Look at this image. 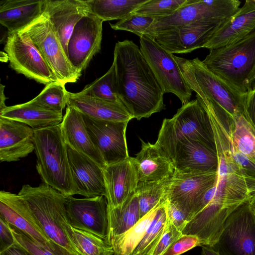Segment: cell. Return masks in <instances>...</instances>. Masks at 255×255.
<instances>
[{
  "label": "cell",
  "instance_id": "1",
  "mask_svg": "<svg viewBox=\"0 0 255 255\" xmlns=\"http://www.w3.org/2000/svg\"><path fill=\"white\" fill-rule=\"evenodd\" d=\"M209 117L218 160L215 181L187 225L201 240L213 243L229 215L249 200L255 177L248 175L235 159L230 120L219 111L210 112Z\"/></svg>",
  "mask_w": 255,
  "mask_h": 255
},
{
  "label": "cell",
  "instance_id": "2",
  "mask_svg": "<svg viewBox=\"0 0 255 255\" xmlns=\"http://www.w3.org/2000/svg\"><path fill=\"white\" fill-rule=\"evenodd\" d=\"M113 62L120 99L133 119L147 118L165 109L164 93L140 48L132 41L116 43Z\"/></svg>",
  "mask_w": 255,
  "mask_h": 255
},
{
  "label": "cell",
  "instance_id": "3",
  "mask_svg": "<svg viewBox=\"0 0 255 255\" xmlns=\"http://www.w3.org/2000/svg\"><path fill=\"white\" fill-rule=\"evenodd\" d=\"M202 62L243 98L255 81V31L233 43L210 50Z\"/></svg>",
  "mask_w": 255,
  "mask_h": 255
},
{
  "label": "cell",
  "instance_id": "4",
  "mask_svg": "<svg viewBox=\"0 0 255 255\" xmlns=\"http://www.w3.org/2000/svg\"><path fill=\"white\" fill-rule=\"evenodd\" d=\"M36 168L44 183L66 197L77 195L60 124L34 130Z\"/></svg>",
  "mask_w": 255,
  "mask_h": 255
},
{
  "label": "cell",
  "instance_id": "5",
  "mask_svg": "<svg viewBox=\"0 0 255 255\" xmlns=\"http://www.w3.org/2000/svg\"><path fill=\"white\" fill-rule=\"evenodd\" d=\"M185 139L199 141L216 150L209 116L197 98L183 105L171 119L163 120L154 144L172 161L175 145Z\"/></svg>",
  "mask_w": 255,
  "mask_h": 255
},
{
  "label": "cell",
  "instance_id": "6",
  "mask_svg": "<svg viewBox=\"0 0 255 255\" xmlns=\"http://www.w3.org/2000/svg\"><path fill=\"white\" fill-rule=\"evenodd\" d=\"M18 195L27 203L51 240L79 255L65 230L70 224L66 208L68 197L44 183L36 187L23 185Z\"/></svg>",
  "mask_w": 255,
  "mask_h": 255
},
{
  "label": "cell",
  "instance_id": "7",
  "mask_svg": "<svg viewBox=\"0 0 255 255\" xmlns=\"http://www.w3.org/2000/svg\"><path fill=\"white\" fill-rule=\"evenodd\" d=\"M189 87L216 103L233 119L243 113V99L210 70L198 57L189 60L174 55Z\"/></svg>",
  "mask_w": 255,
  "mask_h": 255
},
{
  "label": "cell",
  "instance_id": "8",
  "mask_svg": "<svg viewBox=\"0 0 255 255\" xmlns=\"http://www.w3.org/2000/svg\"><path fill=\"white\" fill-rule=\"evenodd\" d=\"M18 32L27 35L30 38L58 82L65 85L77 81L81 74L70 63L45 12Z\"/></svg>",
  "mask_w": 255,
  "mask_h": 255
},
{
  "label": "cell",
  "instance_id": "9",
  "mask_svg": "<svg viewBox=\"0 0 255 255\" xmlns=\"http://www.w3.org/2000/svg\"><path fill=\"white\" fill-rule=\"evenodd\" d=\"M140 50L150 66L164 94L176 95L183 105L190 101L192 90L187 84L172 53L161 47L154 39L140 37Z\"/></svg>",
  "mask_w": 255,
  "mask_h": 255
},
{
  "label": "cell",
  "instance_id": "10",
  "mask_svg": "<svg viewBox=\"0 0 255 255\" xmlns=\"http://www.w3.org/2000/svg\"><path fill=\"white\" fill-rule=\"evenodd\" d=\"M210 247L220 255H255V216L249 200L229 215Z\"/></svg>",
  "mask_w": 255,
  "mask_h": 255
},
{
  "label": "cell",
  "instance_id": "11",
  "mask_svg": "<svg viewBox=\"0 0 255 255\" xmlns=\"http://www.w3.org/2000/svg\"><path fill=\"white\" fill-rule=\"evenodd\" d=\"M4 50L10 67L17 73L45 85L58 81L27 35L19 32L8 34Z\"/></svg>",
  "mask_w": 255,
  "mask_h": 255
},
{
  "label": "cell",
  "instance_id": "12",
  "mask_svg": "<svg viewBox=\"0 0 255 255\" xmlns=\"http://www.w3.org/2000/svg\"><path fill=\"white\" fill-rule=\"evenodd\" d=\"M238 0H190L173 15L156 19L155 36L163 31L201 20L225 21L240 9Z\"/></svg>",
  "mask_w": 255,
  "mask_h": 255
},
{
  "label": "cell",
  "instance_id": "13",
  "mask_svg": "<svg viewBox=\"0 0 255 255\" xmlns=\"http://www.w3.org/2000/svg\"><path fill=\"white\" fill-rule=\"evenodd\" d=\"M216 171L174 173L167 187L165 198L182 210L189 221L195 214L205 193L213 186Z\"/></svg>",
  "mask_w": 255,
  "mask_h": 255
},
{
  "label": "cell",
  "instance_id": "14",
  "mask_svg": "<svg viewBox=\"0 0 255 255\" xmlns=\"http://www.w3.org/2000/svg\"><path fill=\"white\" fill-rule=\"evenodd\" d=\"M66 212L71 226L90 232L107 241L109 234L108 203L104 196L67 197Z\"/></svg>",
  "mask_w": 255,
  "mask_h": 255
},
{
  "label": "cell",
  "instance_id": "15",
  "mask_svg": "<svg viewBox=\"0 0 255 255\" xmlns=\"http://www.w3.org/2000/svg\"><path fill=\"white\" fill-rule=\"evenodd\" d=\"M103 22L102 19L90 13L83 17L73 29L68 43L67 56L80 74L101 50Z\"/></svg>",
  "mask_w": 255,
  "mask_h": 255
},
{
  "label": "cell",
  "instance_id": "16",
  "mask_svg": "<svg viewBox=\"0 0 255 255\" xmlns=\"http://www.w3.org/2000/svg\"><path fill=\"white\" fill-rule=\"evenodd\" d=\"M83 116L91 138L106 165L129 157L126 135L129 122L101 121Z\"/></svg>",
  "mask_w": 255,
  "mask_h": 255
},
{
  "label": "cell",
  "instance_id": "17",
  "mask_svg": "<svg viewBox=\"0 0 255 255\" xmlns=\"http://www.w3.org/2000/svg\"><path fill=\"white\" fill-rule=\"evenodd\" d=\"M224 21L201 20L156 35L155 40L171 53H190L203 48Z\"/></svg>",
  "mask_w": 255,
  "mask_h": 255
},
{
  "label": "cell",
  "instance_id": "18",
  "mask_svg": "<svg viewBox=\"0 0 255 255\" xmlns=\"http://www.w3.org/2000/svg\"><path fill=\"white\" fill-rule=\"evenodd\" d=\"M0 216L41 245L49 249L53 247V241L45 234L27 203L18 194L0 191Z\"/></svg>",
  "mask_w": 255,
  "mask_h": 255
},
{
  "label": "cell",
  "instance_id": "19",
  "mask_svg": "<svg viewBox=\"0 0 255 255\" xmlns=\"http://www.w3.org/2000/svg\"><path fill=\"white\" fill-rule=\"evenodd\" d=\"M171 160L176 173L215 172L218 165L216 150L191 139L176 143Z\"/></svg>",
  "mask_w": 255,
  "mask_h": 255
},
{
  "label": "cell",
  "instance_id": "20",
  "mask_svg": "<svg viewBox=\"0 0 255 255\" xmlns=\"http://www.w3.org/2000/svg\"><path fill=\"white\" fill-rule=\"evenodd\" d=\"M67 145L70 167L77 195L85 197L107 195L103 167Z\"/></svg>",
  "mask_w": 255,
  "mask_h": 255
},
{
  "label": "cell",
  "instance_id": "21",
  "mask_svg": "<svg viewBox=\"0 0 255 255\" xmlns=\"http://www.w3.org/2000/svg\"><path fill=\"white\" fill-rule=\"evenodd\" d=\"M44 12L67 56L68 43L75 25L90 13L85 0H45Z\"/></svg>",
  "mask_w": 255,
  "mask_h": 255
},
{
  "label": "cell",
  "instance_id": "22",
  "mask_svg": "<svg viewBox=\"0 0 255 255\" xmlns=\"http://www.w3.org/2000/svg\"><path fill=\"white\" fill-rule=\"evenodd\" d=\"M34 131L22 123L0 117V161H17L34 151Z\"/></svg>",
  "mask_w": 255,
  "mask_h": 255
},
{
  "label": "cell",
  "instance_id": "23",
  "mask_svg": "<svg viewBox=\"0 0 255 255\" xmlns=\"http://www.w3.org/2000/svg\"><path fill=\"white\" fill-rule=\"evenodd\" d=\"M255 31V0H247L244 5L225 21L203 48L210 50L237 42Z\"/></svg>",
  "mask_w": 255,
  "mask_h": 255
},
{
  "label": "cell",
  "instance_id": "24",
  "mask_svg": "<svg viewBox=\"0 0 255 255\" xmlns=\"http://www.w3.org/2000/svg\"><path fill=\"white\" fill-rule=\"evenodd\" d=\"M103 169L108 207L119 206L135 193L138 180L132 157L107 165Z\"/></svg>",
  "mask_w": 255,
  "mask_h": 255
},
{
  "label": "cell",
  "instance_id": "25",
  "mask_svg": "<svg viewBox=\"0 0 255 255\" xmlns=\"http://www.w3.org/2000/svg\"><path fill=\"white\" fill-rule=\"evenodd\" d=\"M60 126L66 145L89 157L103 168L106 165L91 138L83 115L81 112L67 106Z\"/></svg>",
  "mask_w": 255,
  "mask_h": 255
},
{
  "label": "cell",
  "instance_id": "26",
  "mask_svg": "<svg viewBox=\"0 0 255 255\" xmlns=\"http://www.w3.org/2000/svg\"><path fill=\"white\" fill-rule=\"evenodd\" d=\"M141 141L140 150L132 157L138 182H153L171 178L174 174L172 161L155 144Z\"/></svg>",
  "mask_w": 255,
  "mask_h": 255
},
{
  "label": "cell",
  "instance_id": "27",
  "mask_svg": "<svg viewBox=\"0 0 255 255\" xmlns=\"http://www.w3.org/2000/svg\"><path fill=\"white\" fill-rule=\"evenodd\" d=\"M45 0H3L0 1V23L8 34L18 32L44 12Z\"/></svg>",
  "mask_w": 255,
  "mask_h": 255
},
{
  "label": "cell",
  "instance_id": "28",
  "mask_svg": "<svg viewBox=\"0 0 255 255\" xmlns=\"http://www.w3.org/2000/svg\"><path fill=\"white\" fill-rule=\"evenodd\" d=\"M67 106L96 120L111 122H129L133 119L123 104L68 92Z\"/></svg>",
  "mask_w": 255,
  "mask_h": 255
},
{
  "label": "cell",
  "instance_id": "29",
  "mask_svg": "<svg viewBox=\"0 0 255 255\" xmlns=\"http://www.w3.org/2000/svg\"><path fill=\"white\" fill-rule=\"evenodd\" d=\"M0 117L22 123L34 130L58 125L62 121V113L47 110L27 102L6 106L0 111Z\"/></svg>",
  "mask_w": 255,
  "mask_h": 255
},
{
  "label": "cell",
  "instance_id": "30",
  "mask_svg": "<svg viewBox=\"0 0 255 255\" xmlns=\"http://www.w3.org/2000/svg\"><path fill=\"white\" fill-rule=\"evenodd\" d=\"M109 234L107 242L123 234L140 219L138 199L135 193L121 205L108 208Z\"/></svg>",
  "mask_w": 255,
  "mask_h": 255
},
{
  "label": "cell",
  "instance_id": "31",
  "mask_svg": "<svg viewBox=\"0 0 255 255\" xmlns=\"http://www.w3.org/2000/svg\"><path fill=\"white\" fill-rule=\"evenodd\" d=\"M147 0H86L90 12L103 21L119 20L132 13Z\"/></svg>",
  "mask_w": 255,
  "mask_h": 255
},
{
  "label": "cell",
  "instance_id": "32",
  "mask_svg": "<svg viewBox=\"0 0 255 255\" xmlns=\"http://www.w3.org/2000/svg\"><path fill=\"white\" fill-rule=\"evenodd\" d=\"M66 232L79 255H114L113 246L107 241L89 232L72 227L65 228Z\"/></svg>",
  "mask_w": 255,
  "mask_h": 255
},
{
  "label": "cell",
  "instance_id": "33",
  "mask_svg": "<svg viewBox=\"0 0 255 255\" xmlns=\"http://www.w3.org/2000/svg\"><path fill=\"white\" fill-rule=\"evenodd\" d=\"M160 204L141 218L129 230L110 240L109 243L113 246L114 251V255H130L131 254L145 234Z\"/></svg>",
  "mask_w": 255,
  "mask_h": 255
},
{
  "label": "cell",
  "instance_id": "34",
  "mask_svg": "<svg viewBox=\"0 0 255 255\" xmlns=\"http://www.w3.org/2000/svg\"><path fill=\"white\" fill-rule=\"evenodd\" d=\"M231 134L235 149L255 163V129L243 113L231 119Z\"/></svg>",
  "mask_w": 255,
  "mask_h": 255
},
{
  "label": "cell",
  "instance_id": "35",
  "mask_svg": "<svg viewBox=\"0 0 255 255\" xmlns=\"http://www.w3.org/2000/svg\"><path fill=\"white\" fill-rule=\"evenodd\" d=\"M171 178L137 183L135 193L138 199L140 219L165 200Z\"/></svg>",
  "mask_w": 255,
  "mask_h": 255
},
{
  "label": "cell",
  "instance_id": "36",
  "mask_svg": "<svg viewBox=\"0 0 255 255\" xmlns=\"http://www.w3.org/2000/svg\"><path fill=\"white\" fill-rule=\"evenodd\" d=\"M79 93L106 101L123 104L118 92L114 63L113 62L109 70L104 75L87 85Z\"/></svg>",
  "mask_w": 255,
  "mask_h": 255
},
{
  "label": "cell",
  "instance_id": "37",
  "mask_svg": "<svg viewBox=\"0 0 255 255\" xmlns=\"http://www.w3.org/2000/svg\"><path fill=\"white\" fill-rule=\"evenodd\" d=\"M165 199L158 206L145 234L130 255H148L157 244L164 232L167 222Z\"/></svg>",
  "mask_w": 255,
  "mask_h": 255
},
{
  "label": "cell",
  "instance_id": "38",
  "mask_svg": "<svg viewBox=\"0 0 255 255\" xmlns=\"http://www.w3.org/2000/svg\"><path fill=\"white\" fill-rule=\"evenodd\" d=\"M68 91L58 81L46 85L36 97L27 103L47 110L61 112L67 106Z\"/></svg>",
  "mask_w": 255,
  "mask_h": 255
},
{
  "label": "cell",
  "instance_id": "39",
  "mask_svg": "<svg viewBox=\"0 0 255 255\" xmlns=\"http://www.w3.org/2000/svg\"><path fill=\"white\" fill-rule=\"evenodd\" d=\"M156 18L150 16L132 12L110 26L115 30H123L133 33L140 37L146 35L155 39L153 25Z\"/></svg>",
  "mask_w": 255,
  "mask_h": 255
},
{
  "label": "cell",
  "instance_id": "40",
  "mask_svg": "<svg viewBox=\"0 0 255 255\" xmlns=\"http://www.w3.org/2000/svg\"><path fill=\"white\" fill-rule=\"evenodd\" d=\"M9 225L16 241L32 255H79L53 241L52 248H46L16 227Z\"/></svg>",
  "mask_w": 255,
  "mask_h": 255
},
{
  "label": "cell",
  "instance_id": "41",
  "mask_svg": "<svg viewBox=\"0 0 255 255\" xmlns=\"http://www.w3.org/2000/svg\"><path fill=\"white\" fill-rule=\"evenodd\" d=\"M190 0H147L133 13L146 15L156 19L169 17Z\"/></svg>",
  "mask_w": 255,
  "mask_h": 255
},
{
  "label": "cell",
  "instance_id": "42",
  "mask_svg": "<svg viewBox=\"0 0 255 255\" xmlns=\"http://www.w3.org/2000/svg\"><path fill=\"white\" fill-rule=\"evenodd\" d=\"M179 231L167 219L164 232L151 253L148 255H162L166 250L181 236Z\"/></svg>",
  "mask_w": 255,
  "mask_h": 255
},
{
  "label": "cell",
  "instance_id": "43",
  "mask_svg": "<svg viewBox=\"0 0 255 255\" xmlns=\"http://www.w3.org/2000/svg\"><path fill=\"white\" fill-rule=\"evenodd\" d=\"M197 246H200L199 239L197 236L182 234L162 255H180Z\"/></svg>",
  "mask_w": 255,
  "mask_h": 255
},
{
  "label": "cell",
  "instance_id": "44",
  "mask_svg": "<svg viewBox=\"0 0 255 255\" xmlns=\"http://www.w3.org/2000/svg\"><path fill=\"white\" fill-rule=\"evenodd\" d=\"M165 204L167 219L182 233L188 221V216L182 210L166 199Z\"/></svg>",
  "mask_w": 255,
  "mask_h": 255
},
{
  "label": "cell",
  "instance_id": "45",
  "mask_svg": "<svg viewBox=\"0 0 255 255\" xmlns=\"http://www.w3.org/2000/svg\"><path fill=\"white\" fill-rule=\"evenodd\" d=\"M242 106L244 115L255 129V88L243 97Z\"/></svg>",
  "mask_w": 255,
  "mask_h": 255
},
{
  "label": "cell",
  "instance_id": "46",
  "mask_svg": "<svg viewBox=\"0 0 255 255\" xmlns=\"http://www.w3.org/2000/svg\"><path fill=\"white\" fill-rule=\"evenodd\" d=\"M15 242L9 224L0 216V253L11 247Z\"/></svg>",
  "mask_w": 255,
  "mask_h": 255
},
{
  "label": "cell",
  "instance_id": "47",
  "mask_svg": "<svg viewBox=\"0 0 255 255\" xmlns=\"http://www.w3.org/2000/svg\"><path fill=\"white\" fill-rule=\"evenodd\" d=\"M0 255H32L16 241L11 247L0 253Z\"/></svg>",
  "mask_w": 255,
  "mask_h": 255
},
{
  "label": "cell",
  "instance_id": "48",
  "mask_svg": "<svg viewBox=\"0 0 255 255\" xmlns=\"http://www.w3.org/2000/svg\"><path fill=\"white\" fill-rule=\"evenodd\" d=\"M250 208L255 216V179L251 186L250 196L249 200Z\"/></svg>",
  "mask_w": 255,
  "mask_h": 255
},
{
  "label": "cell",
  "instance_id": "49",
  "mask_svg": "<svg viewBox=\"0 0 255 255\" xmlns=\"http://www.w3.org/2000/svg\"><path fill=\"white\" fill-rule=\"evenodd\" d=\"M4 86L2 85L1 84H0V111L2 110V109H4L6 106L5 104V101L7 99L6 97H5L4 94Z\"/></svg>",
  "mask_w": 255,
  "mask_h": 255
},
{
  "label": "cell",
  "instance_id": "50",
  "mask_svg": "<svg viewBox=\"0 0 255 255\" xmlns=\"http://www.w3.org/2000/svg\"><path fill=\"white\" fill-rule=\"evenodd\" d=\"M201 255H220L210 247L202 246Z\"/></svg>",
  "mask_w": 255,
  "mask_h": 255
},
{
  "label": "cell",
  "instance_id": "51",
  "mask_svg": "<svg viewBox=\"0 0 255 255\" xmlns=\"http://www.w3.org/2000/svg\"><path fill=\"white\" fill-rule=\"evenodd\" d=\"M254 88H255V83H254V85L253 89Z\"/></svg>",
  "mask_w": 255,
  "mask_h": 255
}]
</instances>
